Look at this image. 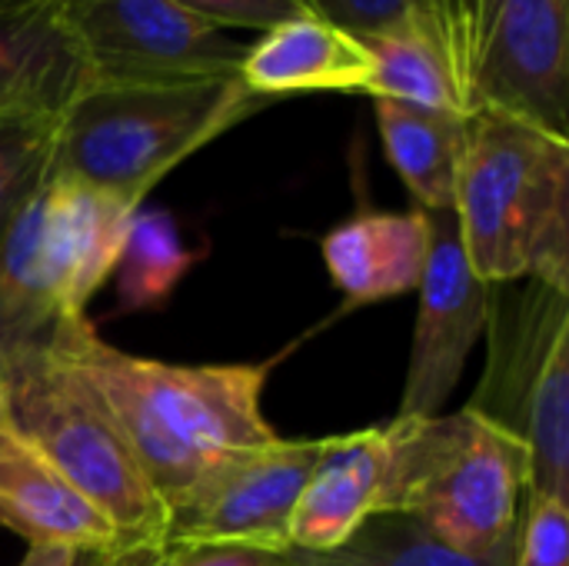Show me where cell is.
Masks as SVG:
<instances>
[{
	"instance_id": "obj_13",
	"label": "cell",
	"mask_w": 569,
	"mask_h": 566,
	"mask_svg": "<svg viewBox=\"0 0 569 566\" xmlns=\"http://www.w3.org/2000/svg\"><path fill=\"white\" fill-rule=\"evenodd\" d=\"M60 320H67L63 274L43 177L0 230V374L17 357L47 347Z\"/></svg>"
},
{
	"instance_id": "obj_29",
	"label": "cell",
	"mask_w": 569,
	"mask_h": 566,
	"mask_svg": "<svg viewBox=\"0 0 569 566\" xmlns=\"http://www.w3.org/2000/svg\"><path fill=\"white\" fill-rule=\"evenodd\" d=\"M73 557L77 554L73 550H63V547H30L20 566H70Z\"/></svg>"
},
{
	"instance_id": "obj_17",
	"label": "cell",
	"mask_w": 569,
	"mask_h": 566,
	"mask_svg": "<svg viewBox=\"0 0 569 566\" xmlns=\"http://www.w3.org/2000/svg\"><path fill=\"white\" fill-rule=\"evenodd\" d=\"M47 203L63 274V307L67 317H83L90 297L117 270L140 207L53 170H47Z\"/></svg>"
},
{
	"instance_id": "obj_20",
	"label": "cell",
	"mask_w": 569,
	"mask_h": 566,
	"mask_svg": "<svg viewBox=\"0 0 569 566\" xmlns=\"http://www.w3.org/2000/svg\"><path fill=\"white\" fill-rule=\"evenodd\" d=\"M287 566H513V560H477L440 544L423 524L403 514L370 517L343 547L327 554L287 550Z\"/></svg>"
},
{
	"instance_id": "obj_8",
	"label": "cell",
	"mask_w": 569,
	"mask_h": 566,
	"mask_svg": "<svg viewBox=\"0 0 569 566\" xmlns=\"http://www.w3.org/2000/svg\"><path fill=\"white\" fill-rule=\"evenodd\" d=\"M323 450L320 440H277L237 454L167 504L163 547H250L263 554L290 550L293 507Z\"/></svg>"
},
{
	"instance_id": "obj_28",
	"label": "cell",
	"mask_w": 569,
	"mask_h": 566,
	"mask_svg": "<svg viewBox=\"0 0 569 566\" xmlns=\"http://www.w3.org/2000/svg\"><path fill=\"white\" fill-rule=\"evenodd\" d=\"M440 7V20H443V33H447V43H450V53H453V63L467 83V67H463V20H460V0H437ZM470 97V93H467Z\"/></svg>"
},
{
	"instance_id": "obj_30",
	"label": "cell",
	"mask_w": 569,
	"mask_h": 566,
	"mask_svg": "<svg viewBox=\"0 0 569 566\" xmlns=\"http://www.w3.org/2000/svg\"><path fill=\"white\" fill-rule=\"evenodd\" d=\"M473 17H477V0H460V20H463V67L470 73V50H473Z\"/></svg>"
},
{
	"instance_id": "obj_15",
	"label": "cell",
	"mask_w": 569,
	"mask_h": 566,
	"mask_svg": "<svg viewBox=\"0 0 569 566\" xmlns=\"http://www.w3.org/2000/svg\"><path fill=\"white\" fill-rule=\"evenodd\" d=\"M383 467V427L323 437V450L293 507L290 550L327 554L343 547L370 517H377Z\"/></svg>"
},
{
	"instance_id": "obj_9",
	"label": "cell",
	"mask_w": 569,
	"mask_h": 566,
	"mask_svg": "<svg viewBox=\"0 0 569 566\" xmlns=\"http://www.w3.org/2000/svg\"><path fill=\"white\" fill-rule=\"evenodd\" d=\"M467 93L569 140V0H477Z\"/></svg>"
},
{
	"instance_id": "obj_31",
	"label": "cell",
	"mask_w": 569,
	"mask_h": 566,
	"mask_svg": "<svg viewBox=\"0 0 569 566\" xmlns=\"http://www.w3.org/2000/svg\"><path fill=\"white\" fill-rule=\"evenodd\" d=\"M100 557H103V554H77L70 566H100Z\"/></svg>"
},
{
	"instance_id": "obj_4",
	"label": "cell",
	"mask_w": 569,
	"mask_h": 566,
	"mask_svg": "<svg viewBox=\"0 0 569 566\" xmlns=\"http://www.w3.org/2000/svg\"><path fill=\"white\" fill-rule=\"evenodd\" d=\"M267 103L237 73L90 87L57 120L50 170L143 207L173 167Z\"/></svg>"
},
{
	"instance_id": "obj_26",
	"label": "cell",
	"mask_w": 569,
	"mask_h": 566,
	"mask_svg": "<svg viewBox=\"0 0 569 566\" xmlns=\"http://www.w3.org/2000/svg\"><path fill=\"white\" fill-rule=\"evenodd\" d=\"M173 566H287V557L250 547H190L177 550Z\"/></svg>"
},
{
	"instance_id": "obj_2",
	"label": "cell",
	"mask_w": 569,
	"mask_h": 566,
	"mask_svg": "<svg viewBox=\"0 0 569 566\" xmlns=\"http://www.w3.org/2000/svg\"><path fill=\"white\" fill-rule=\"evenodd\" d=\"M380 514L423 524L440 544L477 560H513L530 487L527 450L463 407L383 424Z\"/></svg>"
},
{
	"instance_id": "obj_14",
	"label": "cell",
	"mask_w": 569,
	"mask_h": 566,
	"mask_svg": "<svg viewBox=\"0 0 569 566\" xmlns=\"http://www.w3.org/2000/svg\"><path fill=\"white\" fill-rule=\"evenodd\" d=\"M237 77L263 100L310 90L360 93L370 77V50L340 23L300 13L247 43Z\"/></svg>"
},
{
	"instance_id": "obj_16",
	"label": "cell",
	"mask_w": 569,
	"mask_h": 566,
	"mask_svg": "<svg viewBox=\"0 0 569 566\" xmlns=\"http://www.w3.org/2000/svg\"><path fill=\"white\" fill-rule=\"evenodd\" d=\"M427 250L430 217L420 207L403 214L360 210L320 240L330 280L357 307L417 290Z\"/></svg>"
},
{
	"instance_id": "obj_12",
	"label": "cell",
	"mask_w": 569,
	"mask_h": 566,
	"mask_svg": "<svg viewBox=\"0 0 569 566\" xmlns=\"http://www.w3.org/2000/svg\"><path fill=\"white\" fill-rule=\"evenodd\" d=\"M0 527L30 547H63L73 554L120 550V537L103 510L20 437L7 414L0 417Z\"/></svg>"
},
{
	"instance_id": "obj_3",
	"label": "cell",
	"mask_w": 569,
	"mask_h": 566,
	"mask_svg": "<svg viewBox=\"0 0 569 566\" xmlns=\"http://www.w3.org/2000/svg\"><path fill=\"white\" fill-rule=\"evenodd\" d=\"M453 217L480 280L533 277L569 294V140L497 110L470 113Z\"/></svg>"
},
{
	"instance_id": "obj_22",
	"label": "cell",
	"mask_w": 569,
	"mask_h": 566,
	"mask_svg": "<svg viewBox=\"0 0 569 566\" xmlns=\"http://www.w3.org/2000/svg\"><path fill=\"white\" fill-rule=\"evenodd\" d=\"M53 137L57 120L47 117L0 120V230L47 177Z\"/></svg>"
},
{
	"instance_id": "obj_24",
	"label": "cell",
	"mask_w": 569,
	"mask_h": 566,
	"mask_svg": "<svg viewBox=\"0 0 569 566\" xmlns=\"http://www.w3.org/2000/svg\"><path fill=\"white\" fill-rule=\"evenodd\" d=\"M310 13L340 23L343 30L357 37H370L380 30H390L403 20L430 17L443 27L437 0H300Z\"/></svg>"
},
{
	"instance_id": "obj_23",
	"label": "cell",
	"mask_w": 569,
	"mask_h": 566,
	"mask_svg": "<svg viewBox=\"0 0 569 566\" xmlns=\"http://www.w3.org/2000/svg\"><path fill=\"white\" fill-rule=\"evenodd\" d=\"M513 566H569V504L527 497Z\"/></svg>"
},
{
	"instance_id": "obj_5",
	"label": "cell",
	"mask_w": 569,
	"mask_h": 566,
	"mask_svg": "<svg viewBox=\"0 0 569 566\" xmlns=\"http://www.w3.org/2000/svg\"><path fill=\"white\" fill-rule=\"evenodd\" d=\"M7 420L113 524L120 547H163L167 510L93 384L50 340L3 367Z\"/></svg>"
},
{
	"instance_id": "obj_11",
	"label": "cell",
	"mask_w": 569,
	"mask_h": 566,
	"mask_svg": "<svg viewBox=\"0 0 569 566\" xmlns=\"http://www.w3.org/2000/svg\"><path fill=\"white\" fill-rule=\"evenodd\" d=\"M90 90V70L60 0H0V120H60Z\"/></svg>"
},
{
	"instance_id": "obj_10",
	"label": "cell",
	"mask_w": 569,
	"mask_h": 566,
	"mask_svg": "<svg viewBox=\"0 0 569 566\" xmlns=\"http://www.w3.org/2000/svg\"><path fill=\"white\" fill-rule=\"evenodd\" d=\"M430 217V250L417 284L420 310L397 417H433L453 397L477 340L487 330L490 284L463 254L453 210Z\"/></svg>"
},
{
	"instance_id": "obj_27",
	"label": "cell",
	"mask_w": 569,
	"mask_h": 566,
	"mask_svg": "<svg viewBox=\"0 0 569 566\" xmlns=\"http://www.w3.org/2000/svg\"><path fill=\"white\" fill-rule=\"evenodd\" d=\"M177 564V550H167L160 544H147V547H120L100 557V566H173Z\"/></svg>"
},
{
	"instance_id": "obj_32",
	"label": "cell",
	"mask_w": 569,
	"mask_h": 566,
	"mask_svg": "<svg viewBox=\"0 0 569 566\" xmlns=\"http://www.w3.org/2000/svg\"><path fill=\"white\" fill-rule=\"evenodd\" d=\"M7 414V384H3V377H0V417Z\"/></svg>"
},
{
	"instance_id": "obj_6",
	"label": "cell",
	"mask_w": 569,
	"mask_h": 566,
	"mask_svg": "<svg viewBox=\"0 0 569 566\" xmlns=\"http://www.w3.org/2000/svg\"><path fill=\"white\" fill-rule=\"evenodd\" d=\"M487 370L470 410L523 444L527 497L569 504V294L523 277L490 284Z\"/></svg>"
},
{
	"instance_id": "obj_19",
	"label": "cell",
	"mask_w": 569,
	"mask_h": 566,
	"mask_svg": "<svg viewBox=\"0 0 569 566\" xmlns=\"http://www.w3.org/2000/svg\"><path fill=\"white\" fill-rule=\"evenodd\" d=\"M373 113L383 150L420 210H453L470 117L423 110L387 97H373Z\"/></svg>"
},
{
	"instance_id": "obj_1",
	"label": "cell",
	"mask_w": 569,
	"mask_h": 566,
	"mask_svg": "<svg viewBox=\"0 0 569 566\" xmlns=\"http://www.w3.org/2000/svg\"><path fill=\"white\" fill-rule=\"evenodd\" d=\"M50 347L103 397L163 510L210 467L280 440L260 410L270 364L133 357L107 344L87 314L60 320Z\"/></svg>"
},
{
	"instance_id": "obj_18",
	"label": "cell",
	"mask_w": 569,
	"mask_h": 566,
	"mask_svg": "<svg viewBox=\"0 0 569 566\" xmlns=\"http://www.w3.org/2000/svg\"><path fill=\"white\" fill-rule=\"evenodd\" d=\"M360 40L370 50V77L360 93L470 117L467 83L453 63L447 33L437 20H403L390 30Z\"/></svg>"
},
{
	"instance_id": "obj_33",
	"label": "cell",
	"mask_w": 569,
	"mask_h": 566,
	"mask_svg": "<svg viewBox=\"0 0 569 566\" xmlns=\"http://www.w3.org/2000/svg\"><path fill=\"white\" fill-rule=\"evenodd\" d=\"M437 10H440V7H437Z\"/></svg>"
},
{
	"instance_id": "obj_25",
	"label": "cell",
	"mask_w": 569,
	"mask_h": 566,
	"mask_svg": "<svg viewBox=\"0 0 569 566\" xmlns=\"http://www.w3.org/2000/svg\"><path fill=\"white\" fill-rule=\"evenodd\" d=\"M220 30H270L290 17L310 13L300 0H173Z\"/></svg>"
},
{
	"instance_id": "obj_7",
	"label": "cell",
	"mask_w": 569,
	"mask_h": 566,
	"mask_svg": "<svg viewBox=\"0 0 569 566\" xmlns=\"http://www.w3.org/2000/svg\"><path fill=\"white\" fill-rule=\"evenodd\" d=\"M60 7L90 87L227 77L247 47L173 0H60Z\"/></svg>"
},
{
	"instance_id": "obj_21",
	"label": "cell",
	"mask_w": 569,
	"mask_h": 566,
	"mask_svg": "<svg viewBox=\"0 0 569 566\" xmlns=\"http://www.w3.org/2000/svg\"><path fill=\"white\" fill-rule=\"evenodd\" d=\"M197 257L190 250H183L173 220L167 214L157 210H137L123 254L117 260L120 270V300L123 310H150L160 307L173 287L180 284V277L187 274V267Z\"/></svg>"
}]
</instances>
